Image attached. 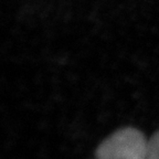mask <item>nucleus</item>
Here are the masks:
<instances>
[{"mask_svg": "<svg viewBox=\"0 0 159 159\" xmlns=\"http://www.w3.org/2000/svg\"><path fill=\"white\" fill-rule=\"evenodd\" d=\"M145 159H159V132L155 133L148 140Z\"/></svg>", "mask_w": 159, "mask_h": 159, "instance_id": "nucleus-2", "label": "nucleus"}, {"mask_svg": "<svg viewBox=\"0 0 159 159\" xmlns=\"http://www.w3.org/2000/svg\"><path fill=\"white\" fill-rule=\"evenodd\" d=\"M148 140L133 127L120 128L104 139L97 147V159H145Z\"/></svg>", "mask_w": 159, "mask_h": 159, "instance_id": "nucleus-1", "label": "nucleus"}]
</instances>
